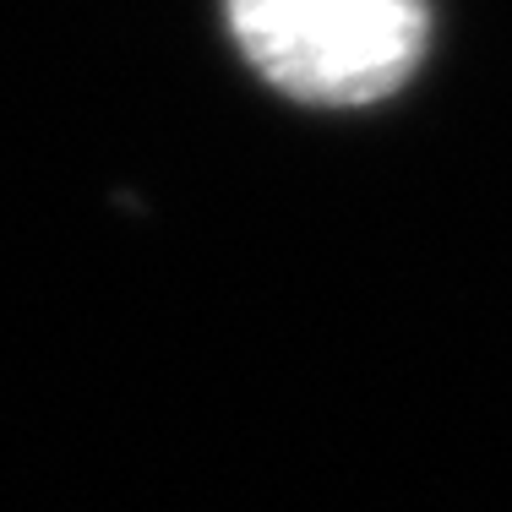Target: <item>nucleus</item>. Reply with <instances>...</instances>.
<instances>
[{
    "mask_svg": "<svg viewBox=\"0 0 512 512\" xmlns=\"http://www.w3.org/2000/svg\"><path fill=\"white\" fill-rule=\"evenodd\" d=\"M240 55L306 104H371L420 66L425 0H224Z\"/></svg>",
    "mask_w": 512,
    "mask_h": 512,
    "instance_id": "1",
    "label": "nucleus"
}]
</instances>
